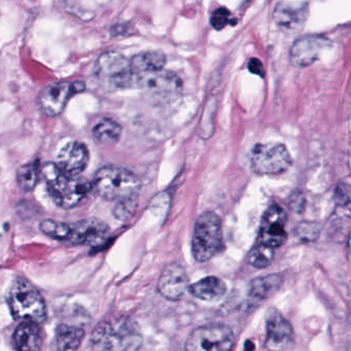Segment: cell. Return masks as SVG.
<instances>
[{
  "mask_svg": "<svg viewBox=\"0 0 351 351\" xmlns=\"http://www.w3.org/2000/svg\"><path fill=\"white\" fill-rule=\"evenodd\" d=\"M139 327L129 317H112L101 322L92 334L95 351H136L141 346Z\"/></svg>",
  "mask_w": 351,
  "mask_h": 351,
  "instance_id": "cell-1",
  "label": "cell"
},
{
  "mask_svg": "<svg viewBox=\"0 0 351 351\" xmlns=\"http://www.w3.org/2000/svg\"><path fill=\"white\" fill-rule=\"evenodd\" d=\"M49 195L62 208H73L82 204L93 189V185L80 176L66 174L57 164L47 162L40 169Z\"/></svg>",
  "mask_w": 351,
  "mask_h": 351,
  "instance_id": "cell-2",
  "label": "cell"
},
{
  "mask_svg": "<svg viewBox=\"0 0 351 351\" xmlns=\"http://www.w3.org/2000/svg\"><path fill=\"white\" fill-rule=\"evenodd\" d=\"M140 187L141 182L137 176L114 166L101 168L93 182V188L101 197L117 202L137 196Z\"/></svg>",
  "mask_w": 351,
  "mask_h": 351,
  "instance_id": "cell-3",
  "label": "cell"
},
{
  "mask_svg": "<svg viewBox=\"0 0 351 351\" xmlns=\"http://www.w3.org/2000/svg\"><path fill=\"white\" fill-rule=\"evenodd\" d=\"M8 304L12 317L16 319L41 324L47 317L43 297L24 278H19L12 285L8 295Z\"/></svg>",
  "mask_w": 351,
  "mask_h": 351,
  "instance_id": "cell-4",
  "label": "cell"
},
{
  "mask_svg": "<svg viewBox=\"0 0 351 351\" xmlns=\"http://www.w3.org/2000/svg\"><path fill=\"white\" fill-rule=\"evenodd\" d=\"M222 223L214 212H204L198 217L192 237V254L197 262L212 259L222 247Z\"/></svg>",
  "mask_w": 351,
  "mask_h": 351,
  "instance_id": "cell-5",
  "label": "cell"
},
{
  "mask_svg": "<svg viewBox=\"0 0 351 351\" xmlns=\"http://www.w3.org/2000/svg\"><path fill=\"white\" fill-rule=\"evenodd\" d=\"M95 72L101 80L113 88H137L138 77L132 69L131 61L119 51L102 53L97 60Z\"/></svg>",
  "mask_w": 351,
  "mask_h": 351,
  "instance_id": "cell-6",
  "label": "cell"
},
{
  "mask_svg": "<svg viewBox=\"0 0 351 351\" xmlns=\"http://www.w3.org/2000/svg\"><path fill=\"white\" fill-rule=\"evenodd\" d=\"M234 334L230 328L221 324H210L196 328L186 340L185 351H231Z\"/></svg>",
  "mask_w": 351,
  "mask_h": 351,
  "instance_id": "cell-7",
  "label": "cell"
},
{
  "mask_svg": "<svg viewBox=\"0 0 351 351\" xmlns=\"http://www.w3.org/2000/svg\"><path fill=\"white\" fill-rule=\"evenodd\" d=\"M291 164L292 158L284 144L259 143L252 149L251 167L256 174H282Z\"/></svg>",
  "mask_w": 351,
  "mask_h": 351,
  "instance_id": "cell-8",
  "label": "cell"
},
{
  "mask_svg": "<svg viewBox=\"0 0 351 351\" xmlns=\"http://www.w3.org/2000/svg\"><path fill=\"white\" fill-rule=\"evenodd\" d=\"M84 90L86 84L82 82H63L49 84L39 93V107L47 117H58L63 112L71 97L84 92Z\"/></svg>",
  "mask_w": 351,
  "mask_h": 351,
  "instance_id": "cell-9",
  "label": "cell"
},
{
  "mask_svg": "<svg viewBox=\"0 0 351 351\" xmlns=\"http://www.w3.org/2000/svg\"><path fill=\"white\" fill-rule=\"evenodd\" d=\"M137 88H142L152 98L170 101L181 93L182 82L173 72L162 69L138 76Z\"/></svg>",
  "mask_w": 351,
  "mask_h": 351,
  "instance_id": "cell-10",
  "label": "cell"
},
{
  "mask_svg": "<svg viewBox=\"0 0 351 351\" xmlns=\"http://www.w3.org/2000/svg\"><path fill=\"white\" fill-rule=\"evenodd\" d=\"M286 224V212L276 204L269 206L262 218L258 243H263L274 249L284 245L288 237Z\"/></svg>",
  "mask_w": 351,
  "mask_h": 351,
  "instance_id": "cell-11",
  "label": "cell"
},
{
  "mask_svg": "<svg viewBox=\"0 0 351 351\" xmlns=\"http://www.w3.org/2000/svg\"><path fill=\"white\" fill-rule=\"evenodd\" d=\"M330 40L323 35H306L293 43L290 49L291 63L295 67L304 68L313 65L319 59L324 49L330 45Z\"/></svg>",
  "mask_w": 351,
  "mask_h": 351,
  "instance_id": "cell-12",
  "label": "cell"
},
{
  "mask_svg": "<svg viewBox=\"0 0 351 351\" xmlns=\"http://www.w3.org/2000/svg\"><path fill=\"white\" fill-rule=\"evenodd\" d=\"M294 341L292 326L276 311H269L266 317L265 346L270 351L290 350Z\"/></svg>",
  "mask_w": 351,
  "mask_h": 351,
  "instance_id": "cell-13",
  "label": "cell"
},
{
  "mask_svg": "<svg viewBox=\"0 0 351 351\" xmlns=\"http://www.w3.org/2000/svg\"><path fill=\"white\" fill-rule=\"evenodd\" d=\"M110 229L102 221L96 218L84 219L70 224V234L67 241L73 245H102L108 237Z\"/></svg>",
  "mask_w": 351,
  "mask_h": 351,
  "instance_id": "cell-14",
  "label": "cell"
},
{
  "mask_svg": "<svg viewBox=\"0 0 351 351\" xmlns=\"http://www.w3.org/2000/svg\"><path fill=\"white\" fill-rule=\"evenodd\" d=\"M158 292L168 300L177 301L183 298L189 290V282L185 269L179 264H170L162 270L158 280Z\"/></svg>",
  "mask_w": 351,
  "mask_h": 351,
  "instance_id": "cell-15",
  "label": "cell"
},
{
  "mask_svg": "<svg viewBox=\"0 0 351 351\" xmlns=\"http://www.w3.org/2000/svg\"><path fill=\"white\" fill-rule=\"evenodd\" d=\"M308 14V5L305 2L280 1L274 8V21L282 30L290 32L302 28Z\"/></svg>",
  "mask_w": 351,
  "mask_h": 351,
  "instance_id": "cell-16",
  "label": "cell"
},
{
  "mask_svg": "<svg viewBox=\"0 0 351 351\" xmlns=\"http://www.w3.org/2000/svg\"><path fill=\"white\" fill-rule=\"evenodd\" d=\"M90 162V152L82 142L66 144L57 156V165L64 173L78 176L84 172Z\"/></svg>",
  "mask_w": 351,
  "mask_h": 351,
  "instance_id": "cell-17",
  "label": "cell"
},
{
  "mask_svg": "<svg viewBox=\"0 0 351 351\" xmlns=\"http://www.w3.org/2000/svg\"><path fill=\"white\" fill-rule=\"evenodd\" d=\"M14 342L18 351H40L43 336L39 324L23 321L14 331Z\"/></svg>",
  "mask_w": 351,
  "mask_h": 351,
  "instance_id": "cell-18",
  "label": "cell"
},
{
  "mask_svg": "<svg viewBox=\"0 0 351 351\" xmlns=\"http://www.w3.org/2000/svg\"><path fill=\"white\" fill-rule=\"evenodd\" d=\"M189 291L200 300L216 302L226 293V285L221 278L208 276L189 286Z\"/></svg>",
  "mask_w": 351,
  "mask_h": 351,
  "instance_id": "cell-19",
  "label": "cell"
},
{
  "mask_svg": "<svg viewBox=\"0 0 351 351\" xmlns=\"http://www.w3.org/2000/svg\"><path fill=\"white\" fill-rule=\"evenodd\" d=\"M166 56L160 51H144L131 60L132 69L136 75L141 76L164 69Z\"/></svg>",
  "mask_w": 351,
  "mask_h": 351,
  "instance_id": "cell-20",
  "label": "cell"
},
{
  "mask_svg": "<svg viewBox=\"0 0 351 351\" xmlns=\"http://www.w3.org/2000/svg\"><path fill=\"white\" fill-rule=\"evenodd\" d=\"M84 337L82 328L62 324L56 329L55 351H73L77 350Z\"/></svg>",
  "mask_w": 351,
  "mask_h": 351,
  "instance_id": "cell-21",
  "label": "cell"
},
{
  "mask_svg": "<svg viewBox=\"0 0 351 351\" xmlns=\"http://www.w3.org/2000/svg\"><path fill=\"white\" fill-rule=\"evenodd\" d=\"M282 282V276L278 274H269V276L255 278L250 282V298L258 302L265 300L280 288Z\"/></svg>",
  "mask_w": 351,
  "mask_h": 351,
  "instance_id": "cell-22",
  "label": "cell"
},
{
  "mask_svg": "<svg viewBox=\"0 0 351 351\" xmlns=\"http://www.w3.org/2000/svg\"><path fill=\"white\" fill-rule=\"evenodd\" d=\"M121 127L112 119H104L99 121L94 129L93 135L97 141L103 144H114L121 139Z\"/></svg>",
  "mask_w": 351,
  "mask_h": 351,
  "instance_id": "cell-23",
  "label": "cell"
},
{
  "mask_svg": "<svg viewBox=\"0 0 351 351\" xmlns=\"http://www.w3.org/2000/svg\"><path fill=\"white\" fill-rule=\"evenodd\" d=\"M274 258V249L261 243L257 245L250 251L247 255V262L250 265L255 268H265L271 264Z\"/></svg>",
  "mask_w": 351,
  "mask_h": 351,
  "instance_id": "cell-24",
  "label": "cell"
},
{
  "mask_svg": "<svg viewBox=\"0 0 351 351\" xmlns=\"http://www.w3.org/2000/svg\"><path fill=\"white\" fill-rule=\"evenodd\" d=\"M40 173L38 166L35 162L21 167L16 173V181L23 191L29 192L34 189Z\"/></svg>",
  "mask_w": 351,
  "mask_h": 351,
  "instance_id": "cell-25",
  "label": "cell"
},
{
  "mask_svg": "<svg viewBox=\"0 0 351 351\" xmlns=\"http://www.w3.org/2000/svg\"><path fill=\"white\" fill-rule=\"evenodd\" d=\"M40 230L47 237L59 241H67L70 234V224L55 220H45L39 226Z\"/></svg>",
  "mask_w": 351,
  "mask_h": 351,
  "instance_id": "cell-26",
  "label": "cell"
},
{
  "mask_svg": "<svg viewBox=\"0 0 351 351\" xmlns=\"http://www.w3.org/2000/svg\"><path fill=\"white\" fill-rule=\"evenodd\" d=\"M137 196L117 202V204L113 208L115 218L121 221H127L131 219L137 208Z\"/></svg>",
  "mask_w": 351,
  "mask_h": 351,
  "instance_id": "cell-27",
  "label": "cell"
},
{
  "mask_svg": "<svg viewBox=\"0 0 351 351\" xmlns=\"http://www.w3.org/2000/svg\"><path fill=\"white\" fill-rule=\"evenodd\" d=\"M230 22V12L225 8L215 10L210 18V24L216 30H222Z\"/></svg>",
  "mask_w": 351,
  "mask_h": 351,
  "instance_id": "cell-28",
  "label": "cell"
},
{
  "mask_svg": "<svg viewBox=\"0 0 351 351\" xmlns=\"http://www.w3.org/2000/svg\"><path fill=\"white\" fill-rule=\"evenodd\" d=\"M336 204L339 206H348L351 204V185L350 184H340L335 189L334 193Z\"/></svg>",
  "mask_w": 351,
  "mask_h": 351,
  "instance_id": "cell-29",
  "label": "cell"
},
{
  "mask_svg": "<svg viewBox=\"0 0 351 351\" xmlns=\"http://www.w3.org/2000/svg\"><path fill=\"white\" fill-rule=\"evenodd\" d=\"M247 69H249L251 73L260 76V77H264V75H265V70H264L263 64H262V62L260 61L259 59H256V58L250 60Z\"/></svg>",
  "mask_w": 351,
  "mask_h": 351,
  "instance_id": "cell-30",
  "label": "cell"
},
{
  "mask_svg": "<svg viewBox=\"0 0 351 351\" xmlns=\"http://www.w3.org/2000/svg\"><path fill=\"white\" fill-rule=\"evenodd\" d=\"M245 351H255V346L253 342L247 341L245 344Z\"/></svg>",
  "mask_w": 351,
  "mask_h": 351,
  "instance_id": "cell-31",
  "label": "cell"
},
{
  "mask_svg": "<svg viewBox=\"0 0 351 351\" xmlns=\"http://www.w3.org/2000/svg\"><path fill=\"white\" fill-rule=\"evenodd\" d=\"M348 249H350V253L351 255V233L350 235V239H348Z\"/></svg>",
  "mask_w": 351,
  "mask_h": 351,
  "instance_id": "cell-32",
  "label": "cell"
},
{
  "mask_svg": "<svg viewBox=\"0 0 351 351\" xmlns=\"http://www.w3.org/2000/svg\"><path fill=\"white\" fill-rule=\"evenodd\" d=\"M342 351H351V346H346V348H344L343 350H342Z\"/></svg>",
  "mask_w": 351,
  "mask_h": 351,
  "instance_id": "cell-33",
  "label": "cell"
}]
</instances>
